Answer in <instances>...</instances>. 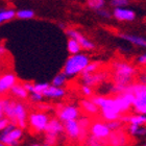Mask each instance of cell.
I'll list each match as a JSON object with an SVG mask.
<instances>
[{
  "mask_svg": "<svg viewBox=\"0 0 146 146\" xmlns=\"http://www.w3.org/2000/svg\"><path fill=\"white\" fill-rule=\"evenodd\" d=\"M97 13H98V15L100 16V17H102V18L109 19L110 17H111V14H110V12L109 11H107V9H98Z\"/></svg>",
  "mask_w": 146,
  "mask_h": 146,
  "instance_id": "60d3db41",
  "label": "cell"
},
{
  "mask_svg": "<svg viewBox=\"0 0 146 146\" xmlns=\"http://www.w3.org/2000/svg\"><path fill=\"white\" fill-rule=\"evenodd\" d=\"M80 108L87 115L97 116L99 114V108L91 99H82L80 101Z\"/></svg>",
  "mask_w": 146,
  "mask_h": 146,
  "instance_id": "7402d4cb",
  "label": "cell"
},
{
  "mask_svg": "<svg viewBox=\"0 0 146 146\" xmlns=\"http://www.w3.org/2000/svg\"><path fill=\"white\" fill-rule=\"evenodd\" d=\"M111 129L108 126L107 121L104 122V120L100 119H95L94 121L91 122L90 125V134L94 137L101 138V139H107L109 137Z\"/></svg>",
  "mask_w": 146,
  "mask_h": 146,
  "instance_id": "9c48e42d",
  "label": "cell"
},
{
  "mask_svg": "<svg viewBox=\"0 0 146 146\" xmlns=\"http://www.w3.org/2000/svg\"><path fill=\"white\" fill-rule=\"evenodd\" d=\"M139 125H136V124H128L127 126V133L128 135H131V136H137V133H138V129H139Z\"/></svg>",
  "mask_w": 146,
  "mask_h": 146,
  "instance_id": "74e56055",
  "label": "cell"
},
{
  "mask_svg": "<svg viewBox=\"0 0 146 146\" xmlns=\"http://www.w3.org/2000/svg\"><path fill=\"white\" fill-rule=\"evenodd\" d=\"M9 123H11V122H9V120L7 118H4V117L0 118V131H3Z\"/></svg>",
  "mask_w": 146,
  "mask_h": 146,
  "instance_id": "ab89813d",
  "label": "cell"
},
{
  "mask_svg": "<svg viewBox=\"0 0 146 146\" xmlns=\"http://www.w3.org/2000/svg\"><path fill=\"white\" fill-rule=\"evenodd\" d=\"M48 86L49 85L46 84V82H44V84H36V85H34V92H38V93L43 94V92L48 88Z\"/></svg>",
  "mask_w": 146,
  "mask_h": 146,
  "instance_id": "d590c367",
  "label": "cell"
},
{
  "mask_svg": "<svg viewBox=\"0 0 146 146\" xmlns=\"http://www.w3.org/2000/svg\"><path fill=\"white\" fill-rule=\"evenodd\" d=\"M100 63L99 62H90L87 67L84 69L82 75H89V74H92V73L97 72L99 69H100Z\"/></svg>",
  "mask_w": 146,
  "mask_h": 146,
  "instance_id": "83f0119b",
  "label": "cell"
},
{
  "mask_svg": "<svg viewBox=\"0 0 146 146\" xmlns=\"http://www.w3.org/2000/svg\"><path fill=\"white\" fill-rule=\"evenodd\" d=\"M7 54V51H6L5 47L3 45H0V70L2 69V66L5 64L4 62V58H6L5 55Z\"/></svg>",
  "mask_w": 146,
  "mask_h": 146,
  "instance_id": "836d02e7",
  "label": "cell"
},
{
  "mask_svg": "<svg viewBox=\"0 0 146 146\" xmlns=\"http://www.w3.org/2000/svg\"><path fill=\"white\" fill-rule=\"evenodd\" d=\"M87 4L91 9L98 11L104 9L106 5V0H87Z\"/></svg>",
  "mask_w": 146,
  "mask_h": 146,
  "instance_id": "f546056e",
  "label": "cell"
},
{
  "mask_svg": "<svg viewBox=\"0 0 146 146\" xmlns=\"http://www.w3.org/2000/svg\"><path fill=\"white\" fill-rule=\"evenodd\" d=\"M36 107H38V110L41 112H45V111L50 109V106H47V104H38Z\"/></svg>",
  "mask_w": 146,
  "mask_h": 146,
  "instance_id": "ee69618b",
  "label": "cell"
},
{
  "mask_svg": "<svg viewBox=\"0 0 146 146\" xmlns=\"http://www.w3.org/2000/svg\"><path fill=\"white\" fill-rule=\"evenodd\" d=\"M15 106H16L15 100H13V99H9V98H3L2 99L3 113H4V115L6 116V118L9 120V122L14 125H16Z\"/></svg>",
  "mask_w": 146,
  "mask_h": 146,
  "instance_id": "ac0fdd59",
  "label": "cell"
},
{
  "mask_svg": "<svg viewBox=\"0 0 146 146\" xmlns=\"http://www.w3.org/2000/svg\"><path fill=\"white\" fill-rule=\"evenodd\" d=\"M16 17V12L14 9H1L0 11V24L6 21H9Z\"/></svg>",
  "mask_w": 146,
  "mask_h": 146,
  "instance_id": "4316f807",
  "label": "cell"
},
{
  "mask_svg": "<svg viewBox=\"0 0 146 146\" xmlns=\"http://www.w3.org/2000/svg\"><path fill=\"white\" fill-rule=\"evenodd\" d=\"M23 86H24V88L27 90L28 93L34 92V84H31V82H25V84H23Z\"/></svg>",
  "mask_w": 146,
  "mask_h": 146,
  "instance_id": "7bdbcfd3",
  "label": "cell"
},
{
  "mask_svg": "<svg viewBox=\"0 0 146 146\" xmlns=\"http://www.w3.org/2000/svg\"><path fill=\"white\" fill-rule=\"evenodd\" d=\"M80 90H82V93L87 97H90L93 94V91H92V87H89L87 85H82L80 87Z\"/></svg>",
  "mask_w": 146,
  "mask_h": 146,
  "instance_id": "8d00e7d4",
  "label": "cell"
},
{
  "mask_svg": "<svg viewBox=\"0 0 146 146\" xmlns=\"http://www.w3.org/2000/svg\"><path fill=\"white\" fill-rule=\"evenodd\" d=\"M63 133H65L64 123L61 120H58V118H50L48 124L45 128V134L58 137Z\"/></svg>",
  "mask_w": 146,
  "mask_h": 146,
  "instance_id": "e0dca14e",
  "label": "cell"
},
{
  "mask_svg": "<svg viewBox=\"0 0 146 146\" xmlns=\"http://www.w3.org/2000/svg\"><path fill=\"white\" fill-rule=\"evenodd\" d=\"M107 140L109 146H127L131 141L128 133H126L121 128L111 131Z\"/></svg>",
  "mask_w": 146,
  "mask_h": 146,
  "instance_id": "ba28073f",
  "label": "cell"
},
{
  "mask_svg": "<svg viewBox=\"0 0 146 146\" xmlns=\"http://www.w3.org/2000/svg\"><path fill=\"white\" fill-rule=\"evenodd\" d=\"M78 125H79V137L77 140L79 142L84 143L87 137L90 134V125H91V119L88 116H79L78 119Z\"/></svg>",
  "mask_w": 146,
  "mask_h": 146,
  "instance_id": "9a60e30c",
  "label": "cell"
},
{
  "mask_svg": "<svg viewBox=\"0 0 146 146\" xmlns=\"http://www.w3.org/2000/svg\"><path fill=\"white\" fill-rule=\"evenodd\" d=\"M107 123H108L109 128L111 129V131H117V129H119V128H122V125H123V123L120 121V119H118V120H113V121H109V122H107Z\"/></svg>",
  "mask_w": 146,
  "mask_h": 146,
  "instance_id": "1f68e13d",
  "label": "cell"
},
{
  "mask_svg": "<svg viewBox=\"0 0 146 146\" xmlns=\"http://www.w3.org/2000/svg\"><path fill=\"white\" fill-rule=\"evenodd\" d=\"M90 58L85 53H76L71 54V56L67 58L63 67V72L67 77H74V76L82 74L84 69L90 63Z\"/></svg>",
  "mask_w": 146,
  "mask_h": 146,
  "instance_id": "3957f363",
  "label": "cell"
},
{
  "mask_svg": "<svg viewBox=\"0 0 146 146\" xmlns=\"http://www.w3.org/2000/svg\"><path fill=\"white\" fill-rule=\"evenodd\" d=\"M31 146H46L45 144L44 145H41V144H34V145H31Z\"/></svg>",
  "mask_w": 146,
  "mask_h": 146,
  "instance_id": "bcb514c9",
  "label": "cell"
},
{
  "mask_svg": "<svg viewBox=\"0 0 146 146\" xmlns=\"http://www.w3.org/2000/svg\"><path fill=\"white\" fill-rule=\"evenodd\" d=\"M139 80H140L141 84H145L146 85V73L141 74V75L139 76Z\"/></svg>",
  "mask_w": 146,
  "mask_h": 146,
  "instance_id": "f6af8a7d",
  "label": "cell"
},
{
  "mask_svg": "<svg viewBox=\"0 0 146 146\" xmlns=\"http://www.w3.org/2000/svg\"><path fill=\"white\" fill-rule=\"evenodd\" d=\"M64 129L68 137L72 140H77L79 137V125L77 119L64 122Z\"/></svg>",
  "mask_w": 146,
  "mask_h": 146,
  "instance_id": "d6986e66",
  "label": "cell"
},
{
  "mask_svg": "<svg viewBox=\"0 0 146 146\" xmlns=\"http://www.w3.org/2000/svg\"><path fill=\"white\" fill-rule=\"evenodd\" d=\"M17 82V77L14 73L6 72L0 76V95L6 94Z\"/></svg>",
  "mask_w": 146,
  "mask_h": 146,
  "instance_id": "5bb4252c",
  "label": "cell"
},
{
  "mask_svg": "<svg viewBox=\"0 0 146 146\" xmlns=\"http://www.w3.org/2000/svg\"><path fill=\"white\" fill-rule=\"evenodd\" d=\"M114 82L116 85L127 86L131 84L137 74V69L133 65L123 61H116L112 65Z\"/></svg>",
  "mask_w": 146,
  "mask_h": 146,
  "instance_id": "7a4b0ae2",
  "label": "cell"
},
{
  "mask_svg": "<svg viewBox=\"0 0 146 146\" xmlns=\"http://www.w3.org/2000/svg\"><path fill=\"white\" fill-rule=\"evenodd\" d=\"M66 95V91L63 88L60 87H55V86H48V88L46 89L45 91L43 92V96L44 97L52 98V99H58V98L64 97Z\"/></svg>",
  "mask_w": 146,
  "mask_h": 146,
  "instance_id": "44dd1931",
  "label": "cell"
},
{
  "mask_svg": "<svg viewBox=\"0 0 146 146\" xmlns=\"http://www.w3.org/2000/svg\"><path fill=\"white\" fill-rule=\"evenodd\" d=\"M27 120L31 131L35 133H42V131H45V128L48 124L50 118L45 112L39 111V112L31 113V115L28 116Z\"/></svg>",
  "mask_w": 146,
  "mask_h": 146,
  "instance_id": "8992f818",
  "label": "cell"
},
{
  "mask_svg": "<svg viewBox=\"0 0 146 146\" xmlns=\"http://www.w3.org/2000/svg\"><path fill=\"white\" fill-rule=\"evenodd\" d=\"M134 94L135 100L133 104L134 111L137 114L146 115V85L145 84H129L126 86L124 92Z\"/></svg>",
  "mask_w": 146,
  "mask_h": 146,
  "instance_id": "277c9868",
  "label": "cell"
},
{
  "mask_svg": "<svg viewBox=\"0 0 146 146\" xmlns=\"http://www.w3.org/2000/svg\"><path fill=\"white\" fill-rule=\"evenodd\" d=\"M137 62L140 65H142V66H146V53L140 55V56H138Z\"/></svg>",
  "mask_w": 146,
  "mask_h": 146,
  "instance_id": "b9f144b4",
  "label": "cell"
},
{
  "mask_svg": "<svg viewBox=\"0 0 146 146\" xmlns=\"http://www.w3.org/2000/svg\"><path fill=\"white\" fill-rule=\"evenodd\" d=\"M67 76L65 74L63 71L60 73H58L56 75L53 77L52 79V86H55V87H60L62 88L64 85H66V82H67Z\"/></svg>",
  "mask_w": 146,
  "mask_h": 146,
  "instance_id": "f1b7e54d",
  "label": "cell"
},
{
  "mask_svg": "<svg viewBox=\"0 0 146 146\" xmlns=\"http://www.w3.org/2000/svg\"><path fill=\"white\" fill-rule=\"evenodd\" d=\"M120 38H122L123 40L127 41V42L134 44L135 46L138 47H143L146 48V39L143 36H139L136 35H129V34H121Z\"/></svg>",
  "mask_w": 146,
  "mask_h": 146,
  "instance_id": "603a6c76",
  "label": "cell"
},
{
  "mask_svg": "<svg viewBox=\"0 0 146 146\" xmlns=\"http://www.w3.org/2000/svg\"><path fill=\"white\" fill-rule=\"evenodd\" d=\"M111 4L115 7H124L128 4L129 0H110Z\"/></svg>",
  "mask_w": 146,
  "mask_h": 146,
  "instance_id": "e575fe53",
  "label": "cell"
},
{
  "mask_svg": "<svg viewBox=\"0 0 146 146\" xmlns=\"http://www.w3.org/2000/svg\"><path fill=\"white\" fill-rule=\"evenodd\" d=\"M113 16L118 21L131 22L134 21L136 18V13L133 9H126V7H115L113 11Z\"/></svg>",
  "mask_w": 146,
  "mask_h": 146,
  "instance_id": "2e32d148",
  "label": "cell"
},
{
  "mask_svg": "<svg viewBox=\"0 0 146 146\" xmlns=\"http://www.w3.org/2000/svg\"><path fill=\"white\" fill-rule=\"evenodd\" d=\"M58 137L56 136H52V135L45 134V145L46 146H54L58 143Z\"/></svg>",
  "mask_w": 146,
  "mask_h": 146,
  "instance_id": "d6a6232c",
  "label": "cell"
},
{
  "mask_svg": "<svg viewBox=\"0 0 146 146\" xmlns=\"http://www.w3.org/2000/svg\"><path fill=\"white\" fill-rule=\"evenodd\" d=\"M27 110L26 107L22 102H17L16 101L15 106V120H16V126L20 128H25L27 126Z\"/></svg>",
  "mask_w": 146,
  "mask_h": 146,
  "instance_id": "7c38bea8",
  "label": "cell"
},
{
  "mask_svg": "<svg viewBox=\"0 0 146 146\" xmlns=\"http://www.w3.org/2000/svg\"><path fill=\"white\" fill-rule=\"evenodd\" d=\"M0 146H6V145H4V144H3L2 142H0Z\"/></svg>",
  "mask_w": 146,
  "mask_h": 146,
  "instance_id": "7dc6e473",
  "label": "cell"
},
{
  "mask_svg": "<svg viewBox=\"0 0 146 146\" xmlns=\"http://www.w3.org/2000/svg\"><path fill=\"white\" fill-rule=\"evenodd\" d=\"M67 49L70 54H76L82 51V46L79 45V43L76 40L69 38L67 42Z\"/></svg>",
  "mask_w": 146,
  "mask_h": 146,
  "instance_id": "484cf974",
  "label": "cell"
},
{
  "mask_svg": "<svg viewBox=\"0 0 146 146\" xmlns=\"http://www.w3.org/2000/svg\"><path fill=\"white\" fill-rule=\"evenodd\" d=\"M66 35L71 39L76 40L79 43V45L82 46V49H85V50H93V49H95L94 43L91 42L88 38H86L78 31L73 29V28H68V29H66Z\"/></svg>",
  "mask_w": 146,
  "mask_h": 146,
  "instance_id": "8fae6325",
  "label": "cell"
},
{
  "mask_svg": "<svg viewBox=\"0 0 146 146\" xmlns=\"http://www.w3.org/2000/svg\"><path fill=\"white\" fill-rule=\"evenodd\" d=\"M43 94L41 93H38V92H31V99L35 102H40V101H42L43 99Z\"/></svg>",
  "mask_w": 146,
  "mask_h": 146,
  "instance_id": "f35d334b",
  "label": "cell"
},
{
  "mask_svg": "<svg viewBox=\"0 0 146 146\" xmlns=\"http://www.w3.org/2000/svg\"><path fill=\"white\" fill-rule=\"evenodd\" d=\"M115 98L117 99L119 104V107L121 109L122 114H125L126 112H128L131 108L133 107V104H134L135 100V96L134 94H131L129 92H122L120 94H117L115 96Z\"/></svg>",
  "mask_w": 146,
  "mask_h": 146,
  "instance_id": "4fadbf2b",
  "label": "cell"
},
{
  "mask_svg": "<svg viewBox=\"0 0 146 146\" xmlns=\"http://www.w3.org/2000/svg\"><path fill=\"white\" fill-rule=\"evenodd\" d=\"M23 136L22 128L9 123L0 135V142L6 146H18L19 142Z\"/></svg>",
  "mask_w": 146,
  "mask_h": 146,
  "instance_id": "5b68a950",
  "label": "cell"
},
{
  "mask_svg": "<svg viewBox=\"0 0 146 146\" xmlns=\"http://www.w3.org/2000/svg\"><path fill=\"white\" fill-rule=\"evenodd\" d=\"M91 100L99 108V113L101 114V118L104 121H113L118 120L121 117V109L119 107V104L115 97H106V96H92Z\"/></svg>",
  "mask_w": 146,
  "mask_h": 146,
  "instance_id": "6da1fadb",
  "label": "cell"
},
{
  "mask_svg": "<svg viewBox=\"0 0 146 146\" xmlns=\"http://www.w3.org/2000/svg\"><path fill=\"white\" fill-rule=\"evenodd\" d=\"M144 146H146V144H145V145H144Z\"/></svg>",
  "mask_w": 146,
  "mask_h": 146,
  "instance_id": "c3c4849f",
  "label": "cell"
},
{
  "mask_svg": "<svg viewBox=\"0 0 146 146\" xmlns=\"http://www.w3.org/2000/svg\"><path fill=\"white\" fill-rule=\"evenodd\" d=\"M120 121L123 124H136L139 126L146 125V115L137 114V115H123L120 117Z\"/></svg>",
  "mask_w": 146,
  "mask_h": 146,
  "instance_id": "ffe728a7",
  "label": "cell"
},
{
  "mask_svg": "<svg viewBox=\"0 0 146 146\" xmlns=\"http://www.w3.org/2000/svg\"><path fill=\"white\" fill-rule=\"evenodd\" d=\"M109 73L104 70H98L97 72L89 74V75H82V85H87L89 87H95L104 82L107 80Z\"/></svg>",
  "mask_w": 146,
  "mask_h": 146,
  "instance_id": "30bf717a",
  "label": "cell"
},
{
  "mask_svg": "<svg viewBox=\"0 0 146 146\" xmlns=\"http://www.w3.org/2000/svg\"><path fill=\"white\" fill-rule=\"evenodd\" d=\"M11 92H12V94L15 97L19 98V99H26L28 97L27 90L24 88V86L22 85V84L16 82L15 85L12 87V89H11Z\"/></svg>",
  "mask_w": 146,
  "mask_h": 146,
  "instance_id": "cb8c5ba5",
  "label": "cell"
},
{
  "mask_svg": "<svg viewBox=\"0 0 146 146\" xmlns=\"http://www.w3.org/2000/svg\"><path fill=\"white\" fill-rule=\"evenodd\" d=\"M85 145L86 146H109L107 139H101V138L94 137V136H88L87 139L85 140Z\"/></svg>",
  "mask_w": 146,
  "mask_h": 146,
  "instance_id": "d4e9b609",
  "label": "cell"
},
{
  "mask_svg": "<svg viewBox=\"0 0 146 146\" xmlns=\"http://www.w3.org/2000/svg\"><path fill=\"white\" fill-rule=\"evenodd\" d=\"M56 115L58 120H61L64 123L69 120L78 119V117L80 116V111L74 104H64V106L60 104L56 109Z\"/></svg>",
  "mask_w": 146,
  "mask_h": 146,
  "instance_id": "52a82bcc",
  "label": "cell"
},
{
  "mask_svg": "<svg viewBox=\"0 0 146 146\" xmlns=\"http://www.w3.org/2000/svg\"><path fill=\"white\" fill-rule=\"evenodd\" d=\"M16 17H18L19 19H24V20H27V19H31L35 17V12L31 11V9H20L16 13Z\"/></svg>",
  "mask_w": 146,
  "mask_h": 146,
  "instance_id": "4dcf8cb0",
  "label": "cell"
}]
</instances>
